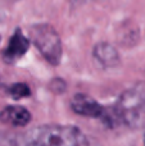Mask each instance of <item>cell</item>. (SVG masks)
<instances>
[{"label": "cell", "mask_w": 145, "mask_h": 146, "mask_svg": "<svg viewBox=\"0 0 145 146\" xmlns=\"http://www.w3.org/2000/svg\"><path fill=\"white\" fill-rule=\"evenodd\" d=\"M144 146H145V145H144Z\"/></svg>", "instance_id": "10"}, {"label": "cell", "mask_w": 145, "mask_h": 146, "mask_svg": "<svg viewBox=\"0 0 145 146\" xmlns=\"http://www.w3.org/2000/svg\"><path fill=\"white\" fill-rule=\"evenodd\" d=\"M71 108L74 113L89 118H103L105 109L96 100L84 94H77L71 101Z\"/></svg>", "instance_id": "5"}, {"label": "cell", "mask_w": 145, "mask_h": 146, "mask_svg": "<svg viewBox=\"0 0 145 146\" xmlns=\"http://www.w3.org/2000/svg\"><path fill=\"white\" fill-rule=\"evenodd\" d=\"M94 58L104 67H116L120 63V54L117 49L108 42H99L92 49Z\"/></svg>", "instance_id": "7"}, {"label": "cell", "mask_w": 145, "mask_h": 146, "mask_svg": "<svg viewBox=\"0 0 145 146\" xmlns=\"http://www.w3.org/2000/svg\"><path fill=\"white\" fill-rule=\"evenodd\" d=\"M81 1H82V0H81Z\"/></svg>", "instance_id": "9"}, {"label": "cell", "mask_w": 145, "mask_h": 146, "mask_svg": "<svg viewBox=\"0 0 145 146\" xmlns=\"http://www.w3.org/2000/svg\"><path fill=\"white\" fill-rule=\"evenodd\" d=\"M117 121L134 129L145 127V83H139L121 95L113 109Z\"/></svg>", "instance_id": "2"}, {"label": "cell", "mask_w": 145, "mask_h": 146, "mask_svg": "<svg viewBox=\"0 0 145 146\" xmlns=\"http://www.w3.org/2000/svg\"><path fill=\"white\" fill-rule=\"evenodd\" d=\"M30 40L39 49L41 55L51 66H58L61 63L63 48L62 41L57 30L50 25L39 23L30 27Z\"/></svg>", "instance_id": "3"}, {"label": "cell", "mask_w": 145, "mask_h": 146, "mask_svg": "<svg viewBox=\"0 0 145 146\" xmlns=\"http://www.w3.org/2000/svg\"><path fill=\"white\" fill-rule=\"evenodd\" d=\"M17 146H91L86 135L74 126L46 124L25 132Z\"/></svg>", "instance_id": "1"}, {"label": "cell", "mask_w": 145, "mask_h": 146, "mask_svg": "<svg viewBox=\"0 0 145 146\" xmlns=\"http://www.w3.org/2000/svg\"><path fill=\"white\" fill-rule=\"evenodd\" d=\"M0 121L5 124H12L15 127L27 126L31 121V113L21 105L5 106L0 111Z\"/></svg>", "instance_id": "6"}, {"label": "cell", "mask_w": 145, "mask_h": 146, "mask_svg": "<svg viewBox=\"0 0 145 146\" xmlns=\"http://www.w3.org/2000/svg\"><path fill=\"white\" fill-rule=\"evenodd\" d=\"M8 94H9L13 99H23V98H28V96L31 95V90L26 83L18 82V83H13V85L8 88Z\"/></svg>", "instance_id": "8"}, {"label": "cell", "mask_w": 145, "mask_h": 146, "mask_svg": "<svg viewBox=\"0 0 145 146\" xmlns=\"http://www.w3.org/2000/svg\"><path fill=\"white\" fill-rule=\"evenodd\" d=\"M28 48H30V40L23 35L19 28H17L3 53V60L7 64L15 63L27 53Z\"/></svg>", "instance_id": "4"}]
</instances>
